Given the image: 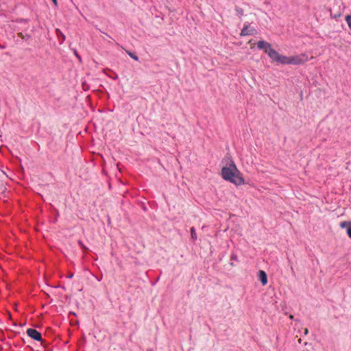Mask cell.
<instances>
[{
    "mask_svg": "<svg viewBox=\"0 0 351 351\" xmlns=\"http://www.w3.org/2000/svg\"><path fill=\"white\" fill-rule=\"evenodd\" d=\"M124 50L126 51V52L128 53V55L130 56L132 58H133V59H134V60H135V61H138V57L136 56L135 54H133V53L130 52H129V51H128V50H126V49H124Z\"/></svg>",
    "mask_w": 351,
    "mask_h": 351,
    "instance_id": "cell-7",
    "label": "cell"
},
{
    "mask_svg": "<svg viewBox=\"0 0 351 351\" xmlns=\"http://www.w3.org/2000/svg\"><path fill=\"white\" fill-rule=\"evenodd\" d=\"M52 1L53 3H54V4L55 6H58V2H57V0H52Z\"/></svg>",
    "mask_w": 351,
    "mask_h": 351,
    "instance_id": "cell-9",
    "label": "cell"
},
{
    "mask_svg": "<svg viewBox=\"0 0 351 351\" xmlns=\"http://www.w3.org/2000/svg\"><path fill=\"white\" fill-rule=\"evenodd\" d=\"M257 45L258 48L263 50L270 58H271L276 63L284 65H300L303 63L307 60V58H303V56H295L290 57L282 56L274 49H273L272 45L266 41H259L257 43Z\"/></svg>",
    "mask_w": 351,
    "mask_h": 351,
    "instance_id": "cell-2",
    "label": "cell"
},
{
    "mask_svg": "<svg viewBox=\"0 0 351 351\" xmlns=\"http://www.w3.org/2000/svg\"><path fill=\"white\" fill-rule=\"evenodd\" d=\"M259 279L261 282H262L263 285H265L268 282V277L265 272L263 271H259Z\"/></svg>",
    "mask_w": 351,
    "mask_h": 351,
    "instance_id": "cell-6",
    "label": "cell"
},
{
    "mask_svg": "<svg viewBox=\"0 0 351 351\" xmlns=\"http://www.w3.org/2000/svg\"><path fill=\"white\" fill-rule=\"evenodd\" d=\"M254 34H257V30L253 28L250 25H245L243 29L241 30V36H248V35H254Z\"/></svg>",
    "mask_w": 351,
    "mask_h": 351,
    "instance_id": "cell-3",
    "label": "cell"
},
{
    "mask_svg": "<svg viewBox=\"0 0 351 351\" xmlns=\"http://www.w3.org/2000/svg\"><path fill=\"white\" fill-rule=\"evenodd\" d=\"M27 333L30 337L33 338L34 340H35L36 341H41L42 339L41 333H39L37 331L35 330V329H32V328L28 329V330L27 331Z\"/></svg>",
    "mask_w": 351,
    "mask_h": 351,
    "instance_id": "cell-4",
    "label": "cell"
},
{
    "mask_svg": "<svg viewBox=\"0 0 351 351\" xmlns=\"http://www.w3.org/2000/svg\"><path fill=\"white\" fill-rule=\"evenodd\" d=\"M346 21L347 22L348 26H349L350 28L351 29V15H348V16L346 17Z\"/></svg>",
    "mask_w": 351,
    "mask_h": 351,
    "instance_id": "cell-8",
    "label": "cell"
},
{
    "mask_svg": "<svg viewBox=\"0 0 351 351\" xmlns=\"http://www.w3.org/2000/svg\"><path fill=\"white\" fill-rule=\"evenodd\" d=\"M341 227L345 228L349 237L351 238V222H344L341 224Z\"/></svg>",
    "mask_w": 351,
    "mask_h": 351,
    "instance_id": "cell-5",
    "label": "cell"
},
{
    "mask_svg": "<svg viewBox=\"0 0 351 351\" xmlns=\"http://www.w3.org/2000/svg\"><path fill=\"white\" fill-rule=\"evenodd\" d=\"M223 163L221 168V176L224 180L237 186L245 185L246 181L243 175L237 169L229 154H226L223 160Z\"/></svg>",
    "mask_w": 351,
    "mask_h": 351,
    "instance_id": "cell-1",
    "label": "cell"
}]
</instances>
